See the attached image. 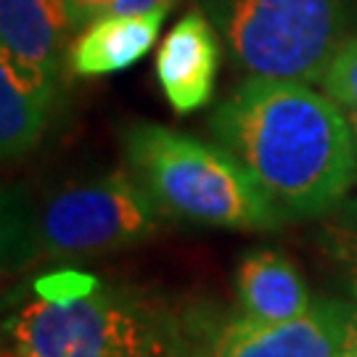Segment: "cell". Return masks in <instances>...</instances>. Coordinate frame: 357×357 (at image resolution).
<instances>
[{
  "label": "cell",
  "instance_id": "cell-1",
  "mask_svg": "<svg viewBox=\"0 0 357 357\" xmlns=\"http://www.w3.org/2000/svg\"><path fill=\"white\" fill-rule=\"evenodd\" d=\"M209 128L283 217L328 215L357 183L349 116L307 82L249 77Z\"/></svg>",
  "mask_w": 357,
  "mask_h": 357
},
{
  "label": "cell",
  "instance_id": "cell-2",
  "mask_svg": "<svg viewBox=\"0 0 357 357\" xmlns=\"http://www.w3.org/2000/svg\"><path fill=\"white\" fill-rule=\"evenodd\" d=\"M3 323V357H162L159 320L128 294L88 275L61 273L38 283Z\"/></svg>",
  "mask_w": 357,
  "mask_h": 357
},
{
  "label": "cell",
  "instance_id": "cell-3",
  "mask_svg": "<svg viewBox=\"0 0 357 357\" xmlns=\"http://www.w3.org/2000/svg\"><path fill=\"white\" fill-rule=\"evenodd\" d=\"M125 153L165 215L241 230H270L283 222L278 206L222 146L141 122L125 132Z\"/></svg>",
  "mask_w": 357,
  "mask_h": 357
},
{
  "label": "cell",
  "instance_id": "cell-4",
  "mask_svg": "<svg viewBox=\"0 0 357 357\" xmlns=\"http://www.w3.org/2000/svg\"><path fill=\"white\" fill-rule=\"evenodd\" d=\"M252 77L320 82L349 32L347 0H196Z\"/></svg>",
  "mask_w": 357,
  "mask_h": 357
},
{
  "label": "cell",
  "instance_id": "cell-5",
  "mask_svg": "<svg viewBox=\"0 0 357 357\" xmlns=\"http://www.w3.org/2000/svg\"><path fill=\"white\" fill-rule=\"evenodd\" d=\"M162 209L141 183L112 172L56 193L32 228L35 257H82L116 252L151 238Z\"/></svg>",
  "mask_w": 357,
  "mask_h": 357
},
{
  "label": "cell",
  "instance_id": "cell-6",
  "mask_svg": "<svg viewBox=\"0 0 357 357\" xmlns=\"http://www.w3.org/2000/svg\"><path fill=\"white\" fill-rule=\"evenodd\" d=\"M349 307L323 299L305 315L283 323L230 320L215 336L206 357H339Z\"/></svg>",
  "mask_w": 357,
  "mask_h": 357
},
{
  "label": "cell",
  "instance_id": "cell-7",
  "mask_svg": "<svg viewBox=\"0 0 357 357\" xmlns=\"http://www.w3.org/2000/svg\"><path fill=\"white\" fill-rule=\"evenodd\" d=\"M204 11H188L167 32L156 53V79L175 114L212 101L220 69V40Z\"/></svg>",
  "mask_w": 357,
  "mask_h": 357
},
{
  "label": "cell",
  "instance_id": "cell-8",
  "mask_svg": "<svg viewBox=\"0 0 357 357\" xmlns=\"http://www.w3.org/2000/svg\"><path fill=\"white\" fill-rule=\"evenodd\" d=\"M169 8L172 6H159L146 13L96 19L69 45V69L77 77H101L141 61L153 48Z\"/></svg>",
  "mask_w": 357,
  "mask_h": 357
},
{
  "label": "cell",
  "instance_id": "cell-9",
  "mask_svg": "<svg viewBox=\"0 0 357 357\" xmlns=\"http://www.w3.org/2000/svg\"><path fill=\"white\" fill-rule=\"evenodd\" d=\"M72 29L69 0H0V53L45 75L59 77Z\"/></svg>",
  "mask_w": 357,
  "mask_h": 357
},
{
  "label": "cell",
  "instance_id": "cell-10",
  "mask_svg": "<svg viewBox=\"0 0 357 357\" xmlns=\"http://www.w3.org/2000/svg\"><path fill=\"white\" fill-rule=\"evenodd\" d=\"M56 77L0 53V149L6 159L22 156L48 125Z\"/></svg>",
  "mask_w": 357,
  "mask_h": 357
},
{
  "label": "cell",
  "instance_id": "cell-11",
  "mask_svg": "<svg viewBox=\"0 0 357 357\" xmlns=\"http://www.w3.org/2000/svg\"><path fill=\"white\" fill-rule=\"evenodd\" d=\"M238 302L243 307V318L259 323H283L305 315L312 307L310 291L286 257L270 249H259L243 259L236 275Z\"/></svg>",
  "mask_w": 357,
  "mask_h": 357
},
{
  "label": "cell",
  "instance_id": "cell-12",
  "mask_svg": "<svg viewBox=\"0 0 357 357\" xmlns=\"http://www.w3.org/2000/svg\"><path fill=\"white\" fill-rule=\"evenodd\" d=\"M320 249L357 299V202H342L320 228Z\"/></svg>",
  "mask_w": 357,
  "mask_h": 357
},
{
  "label": "cell",
  "instance_id": "cell-13",
  "mask_svg": "<svg viewBox=\"0 0 357 357\" xmlns=\"http://www.w3.org/2000/svg\"><path fill=\"white\" fill-rule=\"evenodd\" d=\"M320 88L347 114H357V32H352L336 51L320 79Z\"/></svg>",
  "mask_w": 357,
  "mask_h": 357
},
{
  "label": "cell",
  "instance_id": "cell-14",
  "mask_svg": "<svg viewBox=\"0 0 357 357\" xmlns=\"http://www.w3.org/2000/svg\"><path fill=\"white\" fill-rule=\"evenodd\" d=\"M116 6H119V0H69L75 26H88V24H93L96 19L114 16Z\"/></svg>",
  "mask_w": 357,
  "mask_h": 357
},
{
  "label": "cell",
  "instance_id": "cell-15",
  "mask_svg": "<svg viewBox=\"0 0 357 357\" xmlns=\"http://www.w3.org/2000/svg\"><path fill=\"white\" fill-rule=\"evenodd\" d=\"M339 357H357V307H349L344 323V342Z\"/></svg>",
  "mask_w": 357,
  "mask_h": 357
},
{
  "label": "cell",
  "instance_id": "cell-16",
  "mask_svg": "<svg viewBox=\"0 0 357 357\" xmlns=\"http://www.w3.org/2000/svg\"><path fill=\"white\" fill-rule=\"evenodd\" d=\"M175 0H119L114 16H125V13H146L153 11L159 6H172Z\"/></svg>",
  "mask_w": 357,
  "mask_h": 357
},
{
  "label": "cell",
  "instance_id": "cell-17",
  "mask_svg": "<svg viewBox=\"0 0 357 357\" xmlns=\"http://www.w3.org/2000/svg\"><path fill=\"white\" fill-rule=\"evenodd\" d=\"M349 116V125H352V132H355V141H357V114H347Z\"/></svg>",
  "mask_w": 357,
  "mask_h": 357
}]
</instances>
